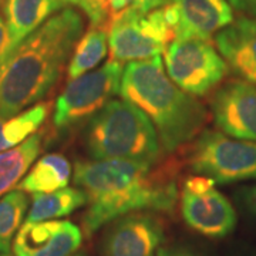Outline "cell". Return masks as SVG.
Instances as JSON below:
<instances>
[{
  "label": "cell",
  "instance_id": "6da1fadb",
  "mask_svg": "<svg viewBox=\"0 0 256 256\" xmlns=\"http://www.w3.org/2000/svg\"><path fill=\"white\" fill-rule=\"evenodd\" d=\"M175 174L174 161H77L74 184L87 196L82 220L84 235L90 238L111 220L131 212H172L178 201Z\"/></svg>",
  "mask_w": 256,
  "mask_h": 256
},
{
  "label": "cell",
  "instance_id": "7a4b0ae2",
  "mask_svg": "<svg viewBox=\"0 0 256 256\" xmlns=\"http://www.w3.org/2000/svg\"><path fill=\"white\" fill-rule=\"evenodd\" d=\"M84 28L67 8L18 44L0 64V117L9 118L44 98L63 73Z\"/></svg>",
  "mask_w": 256,
  "mask_h": 256
},
{
  "label": "cell",
  "instance_id": "3957f363",
  "mask_svg": "<svg viewBox=\"0 0 256 256\" xmlns=\"http://www.w3.org/2000/svg\"><path fill=\"white\" fill-rule=\"evenodd\" d=\"M120 96L151 120L164 152H174L194 141L208 121L205 106L165 74L160 56L127 63Z\"/></svg>",
  "mask_w": 256,
  "mask_h": 256
},
{
  "label": "cell",
  "instance_id": "277c9868",
  "mask_svg": "<svg viewBox=\"0 0 256 256\" xmlns=\"http://www.w3.org/2000/svg\"><path fill=\"white\" fill-rule=\"evenodd\" d=\"M84 146L92 160L160 162L162 148L151 120L127 100H111L88 122Z\"/></svg>",
  "mask_w": 256,
  "mask_h": 256
},
{
  "label": "cell",
  "instance_id": "5b68a950",
  "mask_svg": "<svg viewBox=\"0 0 256 256\" xmlns=\"http://www.w3.org/2000/svg\"><path fill=\"white\" fill-rule=\"evenodd\" d=\"M188 165L196 175L208 176L215 184L256 180V142L205 130L192 142Z\"/></svg>",
  "mask_w": 256,
  "mask_h": 256
},
{
  "label": "cell",
  "instance_id": "8992f818",
  "mask_svg": "<svg viewBox=\"0 0 256 256\" xmlns=\"http://www.w3.org/2000/svg\"><path fill=\"white\" fill-rule=\"evenodd\" d=\"M107 30L111 58L121 63L156 57L174 38L162 8L141 13L128 6L111 16Z\"/></svg>",
  "mask_w": 256,
  "mask_h": 256
},
{
  "label": "cell",
  "instance_id": "52a82bcc",
  "mask_svg": "<svg viewBox=\"0 0 256 256\" xmlns=\"http://www.w3.org/2000/svg\"><path fill=\"white\" fill-rule=\"evenodd\" d=\"M122 72L121 62L110 58L100 68L70 80L56 100L53 126L57 130H68L92 120L120 94Z\"/></svg>",
  "mask_w": 256,
  "mask_h": 256
},
{
  "label": "cell",
  "instance_id": "ba28073f",
  "mask_svg": "<svg viewBox=\"0 0 256 256\" xmlns=\"http://www.w3.org/2000/svg\"><path fill=\"white\" fill-rule=\"evenodd\" d=\"M228 64L210 42L174 38L165 50V70L185 92L204 97L215 90L228 74Z\"/></svg>",
  "mask_w": 256,
  "mask_h": 256
},
{
  "label": "cell",
  "instance_id": "9c48e42d",
  "mask_svg": "<svg viewBox=\"0 0 256 256\" xmlns=\"http://www.w3.org/2000/svg\"><path fill=\"white\" fill-rule=\"evenodd\" d=\"M215 181L204 175L184 180L180 194L181 216L194 232L210 239L228 236L236 226V210L229 200L215 188Z\"/></svg>",
  "mask_w": 256,
  "mask_h": 256
},
{
  "label": "cell",
  "instance_id": "30bf717a",
  "mask_svg": "<svg viewBox=\"0 0 256 256\" xmlns=\"http://www.w3.org/2000/svg\"><path fill=\"white\" fill-rule=\"evenodd\" d=\"M165 240V220L138 210L111 220L100 240L101 256H156Z\"/></svg>",
  "mask_w": 256,
  "mask_h": 256
},
{
  "label": "cell",
  "instance_id": "8fae6325",
  "mask_svg": "<svg viewBox=\"0 0 256 256\" xmlns=\"http://www.w3.org/2000/svg\"><path fill=\"white\" fill-rule=\"evenodd\" d=\"M210 106L214 122L222 132L256 142V86L229 80L215 90Z\"/></svg>",
  "mask_w": 256,
  "mask_h": 256
},
{
  "label": "cell",
  "instance_id": "7c38bea8",
  "mask_svg": "<svg viewBox=\"0 0 256 256\" xmlns=\"http://www.w3.org/2000/svg\"><path fill=\"white\" fill-rule=\"evenodd\" d=\"M164 14L174 38H198L210 42L215 33L235 20L228 0H170Z\"/></svg>",
  "mask_w": 256,
  "mask_h": 256
},
{
  "label": "cell",
  "instance_id": "4fadbf2b",
  "mask_svg": "<svg viewBox=\"0 0 256 256\" xmlns=\"http://www.w3.org/2000/svg\"><path fill=\"white\" fill-rule=\"evenodd\" d=\"M82 244V228L70 220L24 222L13 239V255L73 256Z\"/></svg>",
  "mask_w": 256,
  "mask_h": 256
},
{
  "label": "cell",
  "instance_id": "5bb4252c",
  "mask_svg": "<svg viewBox=\"0 0 256 256\" xmlns=\"http://www.w3.org/2000/svg\"><path fill=\"white\" fill-rule=\"evenodd\" d=\"M220 56L239 77L256 86V18L240 16L215 36Z\"/></svg>",
  "mask_w": 256,
  "mask_h": 256
},
{
  "label": "cell",
  "instance_id": "9a60e30c",
  "mask_svg": "<svg viewBox=\"0 0 256 256\" xmlns=\"http://www.w3.org/2000/svg\"><path fill=\"white\" fill-rule=\"evenodd\" d=\"M63 6L62 0H4L3 12L9 28L12 52L48 18L63 10Z\"/></svg>",
  "mask_w": 256,
  "mask_h": 256
},
{
  "label": "cell",
  "instance_id": "2e32d148",
  "mask_svg": "<svg viewBox=\"0 0 256 256\" xmlns=\"http://www.w3.org/2000/svg\"><path fill=\"white\" fill-rule=\"evenodd\" d=\"M72 164L60 152L42 156L18 185V191L28 194H47L67 188L72 176Z\"/></svg>",
  "mask_w": 256,
  "mask_h": 256
},
{
  "label": "cell",
  "instance_id": "e0dca14e",
  "mask_svg": "<svg viewBox=\"0 0 256 256\" xmlns=\"http://www.w3.org/2000/svg\"><path fill=\"white\" fill-rule=\"evenodd\" d=\"M44 132L37 131L20 146L0 152V196L9 194L24 178L43 148Z\"/></svg>",
  "mask_w": 256,
  "mask_h": 256
},
{
  "label": "cell",
  "instance_id": "ac0fdd59",
  "mask_svg": "<svg viewBox=\"0 0 256 256\" xmlns=\"http://www.w3.org/2000/svg\"><path fill=\"white\" fill-rule=\"evenodd\" d=\"M87 205V196L80 188H63L47 194H33L26 222L53 220L72 215Z\"/></svg>",
  "mask_w": 256,
  "mask_h": 256
},
{
  "label": "cell",
  "instance_id": "d6986e66",
  "mask_svg": "<svg viewBox=\"0 0 256 256\" xmlns=\"http://www.w3.org/2000/svg\"><path fill=\"white\" fill-rule=\"evenodd\" d=\"M108 50V30L104 26H92L77 42L74 47L67 76L70 80L78 78L92 68H96L98 64L106 58Z\"/></svg>",
  "mask_w": 256,
  "mask_h": 256
},
{
  "label": "cell",
  "instance_id": "ffe728a7",
  "mask_svg": "<svg viewBox=\"0 0 256 256\" xmlns=\"http://www.w3.org/2000/svg\"><path fill=\"white\" fill-rule=\"evenodd\" d=\"M50 107V102H37L9 118L0 117V152L20 146L36 134L48 117Z\"/></svg>",
  "mask_w": 256,
  "mask_h": 256
},
{
  "label": "cell",
  "instance_id": "44dd1931",
  "mask_svg": "<svg viewBox=\"0 0 256 256\" xmlns=\"http://www.w3.org/2000/svg\"><path fill=\"white\" fill-rule=\"evenodd\" d=\"M28 196L26 192L10 191L0 200V255H8L13 239L22 228L28 212Z\"/></svg>",
  "mask_w": 256,
  "mask_h": 256
},
{
  "label": "cell",
  "instance_id": "7402d4cb",
  "mask_svg": "<svg viewBox=\"0 0 256 256\" xmlns=\"http://www.w3.org/2000/svg\"><path fill=\"white\" fill-rule=\"evenodd\" d=\"M130 0H86L82 12L88 18L92 26H108L112 14L128 8Z\"/></svg>",
  "mask_w": 256,
  "mask_h": 256
},
{
  "label": "cell",
  "instance_id": "603a6c76",
  "mask_svg": "<svg viewBox=\"0 0 256 256\" xmlns=\"http://www.w3.org/2000/svg\"><path fill=\"white\" fill-rule=\"evenodd\" d=\"M236 198L248 215L256 220V184L240 188L236 191Z\"/></svg>",
  "mask_w": 256,
  "mask_h": 256
},
{
  "label": "cell",
  "instance_id": "cb8c5ba5",
  "mask_svg": "<svg viewBox=\"0 0 256 256\" xmlns=\"http://www.w3.org/2000/svg\"><path fill=\"white\" fill-rule=\"evenodd\" d=\"M12 53V43H10V34L6 20L0 16V64L3 63Z\"/></svg>",
  "mask_w": 256,
  "mask_h": 256
},
{
  "label": "cell",
  "instance_id": "d4e9b609",
  "mask_svg": "<svg viewBox=\"0 0 256 256\" xmlns=\"http://www.w3.org/2000/svg\"><path fill=\"white\" fill-rule=\"evenodd\" d=\"M156 256H205L201 252L195 250L190 246L184 245H172V246H164L158 250Z\"/></svg>",
  "mask_w": 256,
  "mask_h": 256
},
{
  "label": "cell",
  "instance_id": "484cf974",
  "mask_svg": "<svg viewBox=\"0 0 256 256\" xmlns=\"http://www.w3.org/2000/svg\"><path fill=\"white\" fill-rule=\"evenodd\" d=\"M131 8H134L141 13H150L152 10L161 9L165 4L170 3V0H130Z\"/></svg>",
  "mask_w": 256,
  "mask_h": 256
},
{
  "label": "cell",
  "instance_id": "4316f807",
  "mask_svg": "<svg viewBox=\"0 0 256 256\" xmlns=\"http://www.w3.org/2000/svg\"><path fill=\"white\" fill-rule=\"evenodd\" d=\"M228 3L242 16L256 18V0H228Z\"/></svg>",
  "mask_w": 256,
  "mask_h": 256
},
{
  "label": "cell",
  "instance_id": "83f0119b",
  "mask_svg": "<svg viewBox=\"0 0 256 256\" xmlns=\"http://www.w3.org/2000/svg\"><path fill=\"white\" fill-rule=\"evenodd\" d=\"M62 2L64 4L68 3V4H73V6H78V8H82V10L86 6V0H62Z\"/></svg>",
  "mask_w": 256,
  "mask_h": 256
},
{
  "label": "cell",
  "instance_id": "f1b7e54d",
  "mask_svg": "<svg viewBox=\"0 0 256 256\" xmlns=\"http://www.w3.org/2000/svg\"><path fill=\"white\" fill-rule=\"evenodd\" d=\"M0 256H10V255L8 254V255H0ZM73 256H88V255H87V254H84V252H80V254H76V255Z\"/></svg>",
  "mask_w": 256,
  "mask_h": 256
},
{
  "label": "cell",
  "instance_id": "f546056e",
  "mask_svg": "<svg viewBox=\"0 0 256 256\" xmlns=\"http://www.w3.org/2000/svg\"><path fill=\"white\" fill-rule=\"evenodd\" d=\"M2 2H3V0H0V3H2Z\"/></svg>",
  "mask_w": 256,
  "mask_h": 256
},
{
  "label": "cell",
  "instance_id": "4dcf8cb0",
  "mask_svg": "<svg viewBox=\"0 0 256 256\" xmlns=\"http://www.w3.org/2000/svg\"><path fill=\"white\" fill-rule=\"evenodd\" d=\"M252 256H256V254H255V255H252Z\"/></svg>",
  "mask_w": 256,
  "mask_h": 256
}]
</instances>
